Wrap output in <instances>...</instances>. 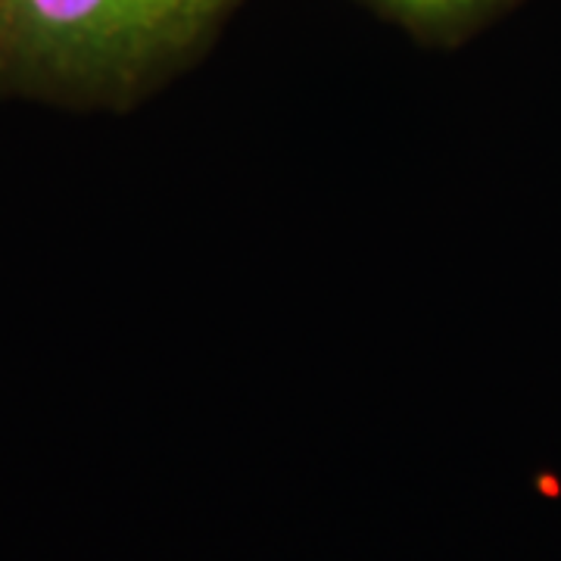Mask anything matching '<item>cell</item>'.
<instances>
[{"label":"cell","instance_id":"obj_1","mask_svg":"<svg viewBox=\"0 0 561 561\" xmlns=\"http://www.w3.org/2000/svg\"><path fill=\"white\" fill-rule=\"evenodd\" d=\"M234 0H0V81L116 91L179 57Z\"/></svg>","mask_w":561,"mask_h":561},{"label":"cell","instance_id":"obj_2","mask_svg":"<svg viewBox=\"0 0 561 561\" xmlns=\"http://www.w3.org/2000/svg\"><path fill=\"white\" fill-rule=\"evenodd\" d=\"M378 3L387 7L397 20L409 22L412 28L453 35L490 20L493 13H500L502 7L515 0H378Z\"/></svg>","mask_w":561,"mask_h":561}]
</instances>
